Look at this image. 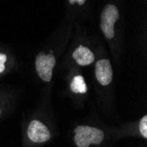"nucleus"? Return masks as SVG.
<instances>
[{
    "instance_id": "f257e3e1",
    "label": "nucleus",
    "mask_w": 147,
    "mask_h": 147,
    "mask_svg": "<svg viewBox=\"0 0 147 147\" xmlns=\"http://www.w3.org/2000/svg\"><path fill=\"white\" fill-rule=\"evenodd\" d=\"M74 139L78 147H89L92 144H100L104 139V133L93 127L78 126L75 129Z\"/></svg>"
},
{
    "instance_id": "f03ea898",
    "label": "nucleus",
    "mask_w": 147,
    "mask_h": 147,
    "mask_svg": "<svg viewBox=\"0 0 147 147\" xmlns=\"http://www.w3.org/2000/svg\"><path fill=\"white\" fill-rule=\"evenodd\" d=\"M119 11L115 5H106L100 20V28L107 39H113L115 36V24L119 19Z\"/></svg>"
},
{
    "instance_id": "7ed1b4c3",
    "label": "nucleus",
    "mask_w": 147,
    "mask_h": 147,
    "mask_svg": "<svg viewBox=\"0 0 147 147\" xmlns=\"http://www.w3.org/2000/svg\"><path fill=\"white\" fill-rule=\"evenodd\" d=\"M56 64V58L52 54L40 53L35 59L36 71L43 81L49 82L52 78V71Z\"/></svg>"
},
{
    "instance_id": "20e7f679",
    "label": "nucleus",
    "mask_w": 147,
    "mask_h": 147,
    "mask_svg": "<svg viewBox=\"0 0 147 147\" xmlns=\"http://www.w3.org/2000/svg\"><path fill=\"white\" fill-rule=\"evenodd\" d=\"M28 135L29 139L34 143H43L50 138L49 129L37 120H34L29 123Z\"/></svg>"
},
{
    "instance_id": "39448f33",
    "label": "nucleus",
    "mask_w": 147,
    "mask_h": 147,
    "mask_svg": "<svg viewBox=\"0 0 147 147\" xmlns=\"http://www.w3.org/2000/svg\"><path fill=\"white\" fill-rule=\"evenodd\" d=\"M95 76L100 84L102 86H108L111 83L113 78V71L109 60L101 59L96 63Z\"/></svg>"
},
{
    "instance_id": "423d86ee",
    "label": "nucleus",
    "mask_w": 147,
    "mask_h": 147,
    "mask_svg": "<svg viewBox=\"0 0 147 147\" xmlns=\"http://www.w3.org/2000/svg\"><path fill=\"white\" fill-rule=\"evenodd\" d=\"M75 61L81 66H86L91 64L94 61V55L93 53L86 47L82 45L78 46L72 54Z\"/></svg>"
},
{
    "instance_id": "0eeeda50",
    "label": "nucleus",
    "mask_w": 147,
    "mask_h": 147,
    "mask_svg": "<svg viewBox=\"0 0 147 147\" xmlns=\"http://www.w3.org/2000/svg\"><path fill=\"white\" fill-rule=\"evenodd\" d=\"M71 90L75 93H86L87 92V86L85 79L82 76H75L71 83Z\"/></svg>"
},
{
    "instance_id": "6e6552de",
    "label": "nucleus",
    "mask_w": 147,
    "mask_h": 147,
    "mask_svg": "<svg viewBox=\"0 0 147 147\" xmlns=\"http://www.w3.org/2000/svg\"><path fill=\"white\" fill-rule=\"evenodd\" d=\"M139 130L144 138H147V115H144L139 124Z\"/></svg>"
},
{
    "instance_id": "1a4fd4ad",
    "label": "nucleus",
    "mask_w": 147,
    "mask_h": 147,
    "mask_svg": "<svg viewBox=\"0 0 147 147\" xmlns=\"http://www.w3.org/2000/svg\"><path fill=\"white\" fill-rule=\"evenodd\" d=\"M7 60V56L5 54H3V53H0V73L4 72L5 66V63Z\"/></svg>"
},
{
    "instance_id": "9d476101",
    "label": "nucleus",
    "mask_w": 147,
    "mask_h": 147,
    "mask_svg": "<svg viewBox=\"0 0 147 147\" xmlns=\"http://www.w3.org/2000/svg\"><path fill=\"white\" fill-rule=\"evenodd\" d=\"M69 2H70V4H71V5H73V4H75V3H78V5H82L85 4L86 0H69Z\"/></svg>"
}]
</instances>
